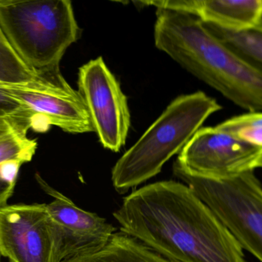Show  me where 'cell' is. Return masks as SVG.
I'll list each match as a JSON object with an SVG mask.
<instances>
[{"instance_id": "1", "label": "cell", "mask_w": 262, "mask_h": 262, "mask_svg": "<svg viewBox=\"0 0 262 262\" xmlns=\"http://www.w3.org/2000/svg\"><path fill=\"white\" fill-rule=\"evenodd\" d=\"M121 232L177 262H248L243 248L183 183L146 185L113 214Z\"/></svg>"}, {"instance_id": "2", "label": "cell", "mask_w": 262, "mask_h": 262, "mask_svg": "<svg viewBox=\"0 0 262 262\" xmlns=\"http://www.w3.org/2000/svg\"><path fill=\"white\" fill-rule=\"evenodd\" d=\"M154 42L159 50L237 106L248 112H262V75L195 15L157 9Z\"/></svg>"}, {"instance_id": "3", "label": "cell", "mask_w": 262, "mask_h": 262, "mask_svg": "<svg viewBox=\"0 0 262 262\" xmlns=\"http://www.w3.org/2000/svg\"><path fill=\"white\" fill-rule=\"evenodd\" d=\"M221 109L215 98L201 91L180 95L171 102L114 166L112 180L117 192L125 193L158 175L206 120Z\"/></svg>"}, {"instance_id": "4", "label": "cell", "mask_w": 262, "mask_h": 262, "mask_svg": "<svg viewBox=\"0 0 262 262\" xmlns=\"http://www.w3.org/2000/svg\"><path fill=\"white\" fill-rule=\"evenodd\" d=\"M0 29L36 72L59 69L66 50L81 33L69 0H0Z\"/></svg>"}, {"instance_id": "5", "label": "cell", "mask_w": 262, "mask_h": 262, "mask_svg": "<svg viewBox=\"0 0 262 262\" xmlns=\"http://www.w3.org/2000/svg\"><path fill=\"white\" fill-rule=\"evenodd\" d=\"M173 173L212 211L243 249L262 262V186L254 172L210 179L189 175L174 165Z\"/></svg>"}, {"instance_id": "6", "label": "cell", "mask_w": 262, "mask_h": 262, "mask_svg": "<svg viewBox=\"0 0 262 262\" xmlns=\"http://www.w3.org/2000/svg\"><path fill=\"white\" fill-rule=\"evenodd\" d=\"M0 255L10 262L67 259L62 231L47 205H6L0 209Z\"/></svg>"}, {"instance_id": "7", "label": "cell", "mask_w": 262, "mask_h": 262, "mask_svg": "<svg viewBox=\"0 0 262 262\" xmlns=\"http://www.w3.org/2000/svg\"><path fill=\"white\" fill-rule=\"evenodd\" d=\"M1 88L32 112L35 132H46L51 126L70 134L94 132L81 94L67 83L60 69L38 72L33 81Z\"/></svg>"}, {"instance_id": "8", "label": "cell", "mask_w": 262, "mask_h": 262, "mask_svg": "<svg viewBox=\"0 0 262 262\" xmlns=\"http://www.w3.org/2000/svg\"><path fill=\"white\" fill-rule=\"evenodd\" d=\"M189 175L222 180L261 168L262 147L214 127L199 129L174 163Z\"/></svg>"}, {"instance_id": "9", "label": "cell", "mask_w": 262, "mask_h": 262, "mask_svg": "<svg viewBox=\"0 0 262 262\" xmlns=\"http://www.w3.org/2000/svg\"><path fill=\"white\" fill-rule=\"evenodd\" d=\"M78 85L100 143L105 149L119 152L130 129V110L119 82L102 57L80 68Z\"/></svg>"}, {"instance_id": "10", "label": "cell", "mask_w": 262, "mask_h": 262, "mask_svg": "<svg viewBox=\"0 0 262 262\" xmlns=\"http://www.w3.org/2000/svg\"><path fill=\"white\" fill-rule=\"evenodd\" d=\"M36 178L54 198L47 209L62 231L68 258L102 247L115 233L116 229L105 218L78 207L70 198L51 188L39 175Z\"/></svg>"}, {"instance_id": "11", "label": "cell", "mask_w": 262, "mask_h": 262, "mask_svg": "<svg viewBox=\"0 0 262 262\" xmlns=\"http://www.w3.org/2000/svg\"><path fill=\"white\" fill-rule=\"evenodd\" d=\"M141 3L157 9L188 12L203 23L227 30H244L262 23V0H166Z\"/></svg>"}, {"instance_id": "12", "label": "cell", "mask_w": 262, "mask_h": 262, "mask_svg": "<svg viewBox=\"0 0 262 262\" xmlns=\"http://www.w3.org/2000/svg\"><path fill=\"white\" fill-rule=\"evenodd\" d=\"M64 262H177L154 252L123 232H115L102 247Z\"/></svg>"}, {"instance_id": "13", "label": "cell", "mask_w": 262, "mask_h": 262, "mask_svg": "<svg viewBox=\"0 0 262 262\" xmlns=\"http://www.w3.org/2000/svg\"><path fill=\"white\" fill-rule=\"evenodd\" d=\"M32 129L33 124L28 120L0 117V166L32 161L38 148L37 140L28 137Z\"/></svg>"}, {"instance_id": "14", "label": "cell", "mask_w": 262, "mask_h": 262, "mask_svg": "<svg viewBox=\"0 0 262 262\" xmlns=\"http://www.w3.org/2000/svg\"><path fill=\"white\" fill-rule=\"evenodd\" d=\"M203 24L226 47L262 75V23L240 31L227 30L214 25Z\"/></svg>"}, {"instance_id": "15", "label": "cell", "mask_w": 262, "mask_h": 262, "mask_svg": "<svg viewBox=\"0 0 262 262\" xmlns=\"http://www.w3.org/2000/svg\"><path fill=\"white\" fill-rule=\"evenodd\" d=\"M38 76V72L20 58L0 29V87L33 81Z\"/></svg>"}, {"instance_id": "16", "label": "cell", "mask_w": 262, "mask_h": 262, "mask_svg": "<svg viewBox=\"0 0 262 262\" xmlns=\"http://www.w3.org/2000/svg\"><path fill=\"white\" fill-rule=\"evenodd\" d=\"M216 126L246 143L262 147V112H248Z\"/></svg>"}, {"instance_id": "17", "label": "cell", "mask_w": 262, "mask_h": 262, "mask_svg": "<svg viewBox=\"0 0 262 262\" xmlns=\"http://www.w3.org/2000/svg\"><path fill=\"white\" fill-rule=\"evenodd\" d=\"M0 117H12L32 122L33 124V115L29 109L19 100L8 93L0 87ZM32 129V130H33Z\"/></svg>"}, {"instance_id": "18", "label": "cell", "mask_w": 262, "mask_h": 262, "mask_svg": "<svg viewBox=\"0 0 262 262\" xmlns=\"http://www.w3.org/2000/svg\"><path fill=\"white\" fill-rule=\"evenodd\" d=\"M21 165L8 163L0 166V209L7 205L12 197Z\"/></svg>"}, {"instance_id": "19", "label": "cell", "mask_w": 262, "mask_h": 262, "mask_svg": "<svg viewBox=\"0 0 262 262\" xmlns=\"http://www.w3.org/2000/svg\"><path fill=\"white\" fill-rule=\"evenodd\" d=\"M261 168H262V166H261Z\"/></svg>"}]
</instances>
